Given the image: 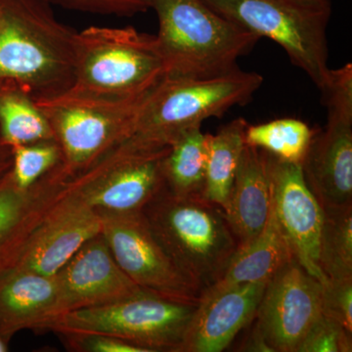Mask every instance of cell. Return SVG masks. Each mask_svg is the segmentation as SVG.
Returning <instances> with one entry per match:
<instances>
[{
  "instance_id": "obj_27",
  "label": "cell",
  "mask_w": 352,
  "mask_h": 352,
  "mask_svg": "<svg viewBox=\"0 0 352 352\" xmlns=\"http://www.w3.org/2000/svg\"><path fill=\"white\" fill-rule=\"evenodd\" d=\"M352 333L324 314L315 321L296 352H351Z\"/></svg>"
},
{
  "instance_id": "obj_13",
  "label": "cell",
  "mask_w": 352,
  "mask_h": 352,
  "mask_svg": "<svg viewBox=\"0 0 352 352\" xmlns=\"http://www.w3.org/2000/svg\"><path fill=\"white\" fill-rule=\"evenodd\" d=\"M272 207L294 258L322 284L327 278L319 266L323 208L307 186L298 164L287 163L268 153Z\"/></svg>"
},
{
  "instance_id": "obj_3",
  "label": "cell",
  "mask_w": 352,
  "mask_h": 352,
  "mask_svg": "<svg viewBox=\"0 0 352 352\" xmlns=\"http://www.w3.org/2000/svg\"><path fill=\"white\" fill-rule=\"evenodd\" d=\"M173 263L203 293L217 283L239 243L223 208L204 198H182L164 187L142 210Z\"/></svg>"
},
{
  "instance_id": "obj_30",
  "label": "cell",
  "mask_w": 352,
  "mask_h": 352,
  "mask_svg": "<svg viewBox=\"0 0 352 352\" xmlns=\"http://www.w3.org/2000/svg\"><path fill=\"white\" fill-rule=\"evenodd\" d=\"M63 339L69 351L76 352H148L113 336L103 333H63Z\"/></svg>"
},
{
  "instance_id": "obj_31",
  "label": "cell",
  "mask_w": 352,
  "mask_h": 352,
  "mask_svg": "<svg viewBox=\"0 0 352 352\" xmlns=\"http://www.w3.org/2000/svg\"><path fill=\"white\" fill-rule=\"evenodd\" d=\"M12 164V150L10 146L0 141V182L9 173Z\"/></svg>"
},
{
  "instance_id": "obj_23",
  "label": "cell",
  "mask_w": 352,
  "mask_h": 352,
  "mask_svg": "<svg viewBox=\"0 0 352 352\" xmlns=\"http://www.w3.org/2000/svg\"><path fill=\"white\" fill-rule=\"evenodd\" d=\"M0 139L10 147L55 140L36 99L14 85H0Z\"/></svg>"
},
{
  "instance_id": "obj_26",
  "label": "cell",
  "mask_w": 352,
  "mask_h": 352,
  "mask_svg": "<svg viewBox=\"0 0 352 352\" xmlns=\"http://www.w3.org/2000/svg\"><path fill=\"white\" fill-rule=\"evenodd\" d=\"M10 175L20 189L32 188L60 164L61 150L55 140L41 141L11 147Z\"/></svg>"
},
{
  "instance_id": "obj_32",
  "label": "cell",
  "mask_w": 352,
  "mask_h": 352,
  "mask_svg": "<svg viewBox=\"0 0 352 352\" xmlns=\"http://www.w3.org/2000/svg\"><path fill=\"white\" fill-rule=\"evenodd\" d=\"M312 10L332 13V0H292Z\"/></svg>"
},
{
  "instance_id": "obj_10",
  "label": "cell",
  "mask_w": 352,
  "mask_h": 352,
  "mask_svg": "<svg viewBox=\"0 0 352 352\" xmlns=\"http://www.w3.org/2000/svg\"><path fill=\"white\" fill-rule=\"evenodd\" d=\"M328 111L302 163L303 177L322 208L352 205V65L331 69L322 87Z\"/></svg>"
},
{
  "instance_id": "obj_4",
  "label": "cell",
  "mask_w": 352,
  "mask_h": 352,
  "mask_svg": "<svg viewBox=\"0 0 352 352\" xmlns=\"http://www.w3.org/2000/svg\"><path fill=\"white\" fill-rule=\"evenodd\" d=\"M166 76L156 36L129 27L76 32L72 91L124 100L151 91Z\"/></svg>"
},
{
  "instance_id": "obj_12",
  "label": "cell",
  "mask_w": 352,
  "mask_h": 352,
  "mask_svg": "<svg viewBox=\"0 0 352 352\" xmlns=\"http://www.w3.org/2000/svg\"><path fill=\"white\" fill-rule=\"evenodd\" d=\"M322 291L323 284L294 258L266 285L254 333L272 352H296L321 316Z\"/></svg>"
},
{
  "instance_id": "obj_15",
  "label": "cell",
  "mask_w": 352,
  "mask_h": 352,
  "mask_svg": "<svg viewBox=\"0 0 352 352\" xmlns=\"http://www.w3.org/2000/svg\"><path fill=\"white\" fill-rule=\"evenodd\" d=\"M55 275L59 283L61 316L145 291L122 270L101 233L87 241Z\"/></svg>"
},
{
  "instance_id": "obj_19",
  "label": "cell",
  "mask_w": 352,
  "mask_h": 352,
  "mask_svg": "<svg viewBox=\"0 0 352 352\" xmlns=\"http://www.w3.org/2000/svg\"><path fill=\"white\" fill-rule=\"evenodd\" d=\"M272 208V189L268 153L245 145L228 203L224 208L239 248L263 232Z\"/></svg>"
},
{
  "instance_id": "obj_33",
  "label": "cell",
  "mask_w": 352,
  "mask_h": 352,
  "mask_svg": "<svg viewBox=\"0 0 352 352\" xmlns=\"http://www.w3.org/2000/svg\"><path fill=\"white\" fill-rule=\"evenodd\" d=\"M8 351V344L0 336V352Z\"/></svg>"
},
{
  "instance_id": "obj_6",
  "label": "cell",
  "mask_w": 352,
  "mask_h": 352,
  "mask_svg": "<svg viewBox=\"0 0 352 352\" xmlns=\"http://www.w3.org/2000/svg\"><path fill=\"white\" fill-rule=\"evenodd\" d=\"M152 90L135 98L115 100L69 89L36 100L61 150L56 166L60 175L69 180L80 175L129 138Z\"/></svg>"
},
{
  "instance_id": "obj_14",
  "label": "cell",
  "mask_w": 352,
  "mask_h": 352,
  "mask_svg": "<svg viewBox=\"0 0 352 352\" xmlns=\"http://www.w3.org/2000/svg\"><path fill=\"white\" fill-rule=\"evenodd\" d=\"M98 212L65 190L28 241L15 265L55 275L87 241L101 233Z\"/></svg>"
},
{
  "instance_id": "obj_29",
  "label": "cell",
  "mask_w": 352,
  "mask_h": 352,
  "mask_svg": "<svg viewBox=\"0 0 352 352\" xmlns=\"http://www.w3.org/2000/svg\"><path fill=\"white\" fill-rule=\"evenodd\" d=\"M59 6L78 12L131 17L149 10L150 0H47Z\"/></svg>"
},
{
  "instance_id": "obj_11",
  "label": "cell",
  "mask_w": 352,
  "mask_h": 352,
  "mask_svg": "<svg viewBox=\"0 0 352 352\" xmlns=\"http://www.w3.org/2000/svg\"><path fill=\"white\" fill-rule=\"evenodd\" d=\"M99 215L101 234L113 258L134 283L170 300L199 302L201 289L176 267L142 212Z\"/></svg>"
},
{
  "instance_id": "obj_20",
  "label": "cell",
  "mask_w": 352,
  "mask_h": 352,
  "mask_svg": "<svg viewBox=\"0 0 352 352\" xmlns=\"http://www.w3.org/2000/svg\"><path fill=\"white\" fill-rule=\"evenodd\" d=\"M294 258L293 252L280 228L272 207L263 232L250 244L237 250L222 276L210 288L221 289L250 282L270 281Z\"/></svg>"
},
{
  "instance_id": "obj_22",
  "label": "cell",
  "mask_w": 352,
  "mask_h": 352,
  "mask_svg": "<svg viewBox=\"0 0 352 352\" xmlns=\"http://www.w3.org/2000/svg\"><path fill=\"white\" fill-rule=\"evenodd\" d=\"M247 120L238 118L208 134V160L204 198L226 208L245 145Z\"/></svg>"
},
{
  "instance_id": "obj_5",
  "label": "cell",
  "mask_w": 352,
  "mask_h": 352,
  "mask_svg": "<svg viewBox=\"0 0 352 352\" xmlns=\"http://www.w3.org/2000/svg\"><path fill=\"white\" fill-rule=\"evenodd\" d=\"M263 82L254 72L239 68L208 78L166 76L141 108L132 138L155 145H170L180 133L221 117L234 106L251 100Z\"/></svg>"
},
{
  "instance_id": "obj_25",
  "label": "cell",
  "mask_w": 352,
  "mask_h": 352,
  "mask_svg": "<svg viewBox=\"0 0 352 352\" xmlns=\"http://www.w3.org/2000/svg\"><path fill=\"white\" fill-rule=\"evenodd\" d=\"M314 131L302 120L279 119L248 126L245 143L270 153L281 161L302 166Z\"/></svg>"
},
{
  "instance_id": "obj_28",
  "label": "cell",
  "mask_w": 352,
  "mask_h": 352,
  "mask_svg": "<svg viewBox=\"0 0 352 352\" xmlns=\"http://www.w3.org/2000/svg\"><path fill=\"white\" fill-rule=\"evenodd\" d=\"M322 314L352 333V278L328 279L323 285Z\"/></svg>"
},
{
  "instance_id": "obj_34",
  "label": "cell",
  "mask_w": 352,
  "mask_h": 352,
  "mask_svg": "<svg viewBox=\"0 0 352 352\" xmlns=\"http://www.w3.org/2000/svg\"><path fill=\"white\" fill-rule=\"evenodd\" d=\"M0 141H1V139H0Z\"/></svg>"
},
{
  "instance_id": "obj_21",
  "label": "cell",
  "mask_w": 352,
  "mask_h": 352,
  "mask_svg": "<svg viewBox=\"0 0 352 352\" xmlns=\"http://www.w3.org/2000/svg\"><path fill=\"white\" fill-rule=\"evenodd\" d=\"M207 160L208 134L201 126L183 131L170 143L164 160V189L182 198H204Z\"/></svg>"
},
{
  "instance_id": "obj_17",
  "label": "cell",
  "mask_w": 352,
  "mask_h": 352,
  "mask_svg": "<svg viewBox=\"0 0 352 352\" xmlns=\"http://www.w3.org/2000/svg\"><path fill=\"white\" fill-rule=\"evenodd\" d=\"M60 316L56 275L18 265L0 274V336L7 344L23 330H50Z\"/></svg>"
},
{
  "instance_id": "obj_18",
  "label": "cell",
  "mask_w": 352,
  "mask_h": 352,
  "mask_svg": "<svg viewBox=\"0 0 352 352\" xmlns=\"http://www.w3.org/2000/svg\"><path fill=\"white\" fill-rule=\"evenodd\" d=\"M63 187L52 171L27 190L16 186L10 170L0 182V274L19 261L34 229L61 198Z\"/></svg>"
},
{
  "instance_id": "obj_9",
  "label": "cell",
  "mask_w": 352,
  "mask_h": 352,
  "mask_svg": "<svg viewBox=\"0 0 352 352\" xmlns=\"http://www.w3.org/2000/svg\"><path fill=\"white\" fill-rule=\"evenodd\" d=\"M245 31L279 44L292 63L320 90L327 82V25L331 13L292 0H204Z\"/></svg>"
},
{
  "instance_id": "obj_2",
  "label": "cell",
  "mask_w": 352,
  "mask_h": 352,
  "mask_svg": "<svg viewBox=\"0 0 352 352\" xmlns=\"http://www.w3.org/2000/svg\"><path fill=\"white\" fill-rule=\"evenodd\" d=\"M166 76L208 78L239 68L258 36L220 15L204 0H150Z\"/></svg>"
},
{
  "instance_id": "obj_1",
  "label": "cell",
  "mask_w": 352,
  "mask_h": 352,
  "mask_svg": "<svg viewBox=\"0 0 352 352\" xmlns=\"http://www.w3.org/2000/svg\"><path fill=\"white\" fill-rule=\"evenodd\" d=\"M47 0H0V85L36 100L64 94L75 76L76 32Z\"/></svg>"
},
{
  "instance_id": "obj_16",
  "label": "cell",
  "mask_w": 352,
  "mask_h": 352,
  "mask_svg": "<svg viewBox=\"0 0 352 352\" xmlns=\"http://www.w3.org/2000/svg\"><path fill=\"white\" fill-rule=\"evenodd\" d=\"M268 281L250 282L201 293L182 352H220L256 318Z\"/></svg>"
},
{
  "instance_id": "obj_7",
  "label": "cell",
  "mask_w": 352,
  "mask_h": 352,
  "mask_svg": "<svg viewBox=\"0 0 352 352\" xmlns=\"http://www.w3.org/2000/svg\"><path fill=\"white\" fill-rule=\"evenodd\" d=\"M197 305L142 291L109 305L67 312L50 330L113 336L148 352H182Z\"/></svg>"
},
{
  "instance_id": "obj_24",
  "label": "cell",
  "mask_w": 352,
  "mask_h": 352,
  "mask_svg": "<svg viewBox=\"0 0 352 352\" xmlns=\"http://www.w3.org/2000/svg\"><path fill=\"white\" fill-rule=\"evenodd\" d=\"M322 208L319 266L327 280L352 278V205Z\"/></svg>"
},
{
  "instance_id": "obj_8",
  "label": "cell",
  "mask_w": 352,
  "mask_h": 352,
  "mask_svg": "<svg viewBox=\"0 0 352 352\" xmlns=\"http://www.w3.org/2000/svg\"><path fill=\"white\" fill-rule=\"evenodd\" d=\"M170 145L129 136L91 166L65 182V190L98 214L141 212L164 187Z\"/></svg>"
}]
</instances>
